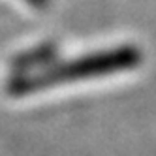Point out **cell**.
I'll use <instances>...</instances> for the list:
<instances>
[{"instance_id": "obj_3", "label": "cell", "mask_w": 156, "mask_h": 156, "mask_svg": "<svg viewBox=\"0 0 156 156\" xmlns=\"http://www.w3.org/2000/svg\"><path fill=\"white\" fill-rule=\"evenodd\" d=\"M25 2H28L30 6H34V8H43V6L49 4V0H25Z\"/></svg>"}, {"instance_id": "obj_2", "label": "cell", "mask_w": 156, "mask_h": 156, "mask_svg": "<svg viewBox=\"0 0 156 156\" xmlns=\"http://www.w3.org/2000/svg\"><path fill=\"white\" fill-rule=\"evenodd\" d=\"M53 55H55V47H51V45L34 47L28 53H21L13 60V68H15L17 73H25L28 70H36L38 64H41V66L51 64L53 62Z\"/></svg>"}, {"instance_id": "obj_1", "label": "cell", "mask_w": 156, "mask_h": 156, "mask_svg": "<svg viewBox=\"0 0 156 156\" xmlns=\"http://www.w3.org/2000/svg\"><path fill=\"white\" fill-rule=\"evenodd\" d=\"M141 64V51L136 45H120L115 49L94 51L70 62H51L38 72L15 73L6 83V92L13 98H23L51 87L87 81L94 77L113 75L117 72L133 70Z\"/></svg>"}]
</instances>
